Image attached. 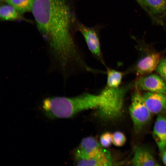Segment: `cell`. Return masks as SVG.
Returning <instances> with one entry per match:
<instances>
[{
  "label": "cell",
  "instance_id": "1",
  "mask_svg": "<svg viewBox=\"0 0 166 166\" xmlns=\"http://www.w3.org/2000/svg\"><path fill=\"white\" fill-rule=\"evenodd\" d=\"M31 11L39 30L61 66L83 65L85 61L72 35L74 18L68 0H34Z\"/></svg>",
  "mask_w": 166,
  "mask_h": 166
},
{
  "label": "cell",
  "instance_id": "2",
  "mask_svg": "<svg viewBox=\"0 0 166 166\" xmlns=\"http://www.w3.org/2000/svg\"><path fill=\"white\" fill-rule=\"evenodd\" d=\"M129 112L135 132L140 133L150 122L152 114L138 90L132 95Z\"/></svg>",
  "mask_w": 166,
  "mask_h": 166
},
{
  "label": "cell",
  "instance_id": "3",
  "mask_svg": "<svg viewBox=\"0 0 166 166\" xmlns=\"http://www.w3.org/2000/svg\"><path fill=\"white\" fill-rule=\"evenodd\" d=\"M77 28L81 34L89 50L93 55L105 65L101 52L98 36L95 29L78 23Z\"/></svg>",
  "mask_w": 166,
  "mask_h": 166
},
{
  "label": "cell",
  "instance_id": "4",
  "mask_svg": "<svg viewBox=\"0 0 166 166\" xmlns=\"http://www.w3.org/2000/svg\"><path fill=\"white\" fill-rule=\"evenodd\" d=\"M135 87L138 90L166 94L165 81L156 74L140 77L136 81Z\"/></svg>",
  "mask_w": 166,
  "mask_h": 166
},
{
  "label": "cell",
  "instance_id": "5",
  "mask_svg": "<svg viewBox=\"0 0 166 166\" xmlns=\"http://www.w3.org/2000/svg\"><path fill=\"white\" fill-rule=\"evenodd\" d=\"M145 104L152 114L166 112V94L147 92L142 95Z\"/></svg>",
  "mask_w": 166,
  "mask_h": 166
},
{
  "label": "cell",
  "instance_id": "6",
  "mask_svg": "<svg viewBox=\"0 0 166 166\" xmlns=\"http://www.w3.org/2000/svg\"><path fill=\"white\" fill-rule=\"evenodd\" d=\"M100 144L93 137L83 139L75 153L76 161L86 159L97 154L102 148Z\"/></svg>",
  "mask_w": 166,
  "mask_h": 166
},
{
  "label": "cell",
  "instance_id": "7",
  "mask_svg": "<svg viewBox=\"0 0 166 166\" xmlns=\"http://www.w3.org/2000/svg\"><path fill=\"white\" fill-rule=\"evenodd\" d=\"M152 135L160 155L166 149V117L158 114L153 126Z\"/></svg>",
  "mask_w": 166,
  "mask_h": 166
},
{
  "label": "cell",
  "instance_id": "8",
  "mask_svg": "<svg viewBox=\"0 0 166 166\" xmlns=\"http://www.w3.org/2000/svg\"><path fill=\"white\" fill-rule=\"evenodd\" d=\"M133 166H159L154 156L145 148L138 145L133 148V155L132 160Z\"/></svg>",
  "mask_w": 166,
  "mask_h": 166
},
{
  "label": "cell",
  "instance_id": "9",
  "mask_svg": "<svg viewBox=\"0 0 166 166\" xmlns=\"http://www.w3.org/2000/svg\"><path fill=\"white\" fill-rule=\"evenodd\" d=\"M161 55L159 53L148 54L140 60L136 66L137 75L148 74L156 69L161 59Z\"/></svg>",
  "mask_w": 166,
  "mask_h": 166
},
{
  "label": "cell",
  "instance_id": "10",
  "mask_svg": "<svg viewBox=\"0 0 166 166\" xmlns=\"http://www.w3.org/2000/svg\"><path fill=\"white\" fill-rule=\"evenodd\" d=\"M76 162L79 166H110L113 165V159L109 151L102 148L92 157Z\"/></svg>",
  "mask_w": 166,
  "mask_h": 166
},
{
  "label": "cell",
  "instance_id": "11",
  "mask_svg": "<svg viewBox=\"0 0 166 166\" xmlns=\"http://www.w3.org/2000/svg\"><path fill=\"white\" fill-rule=\"evenodd\" d=\"M145 11L153 17H161L166 12V0H144Z\"/></svg>",
  "mask_w": 166,
  "mask_h": 166
},
{
  "label": "cell",
  "instance_id": "12",
  "mask_svg": "<svg viewBox=\"0 0 166 166\" xmlns=\"http://www.w3.org/2000/svg\"><path fill=\"white\" fill-rule=\"evenodd\" d=\"M21 13L12 6L2 4L0 8V17L2 21L23 20L28 21Z\"/></svg>",
  "mask_w": 166,
  "mask_h": 166
},
{
  "label": "cell",
  "instance_id": "13",
  "mask_svg": "<svg viewBox=\"0 0 166 166\" xmlns=\"http://www.w3.org/2000/svg\"><path fill=\"white\" fill-rule=\"evenodd\" d=\"M34 0H2L23 14L31 11Z\"/></svg>",
  "mask_w": 166,
  "mask_h": 166
},
{
  "label": "cell",
  "instance_id": "14",
  "mask_svg": "<svg viewBox=\"0 0 166 166\" xmlns=\"http://www.w3.org/2000/svg\"><path fill=\"white\" fill-rule=\"evenodd\" d=\"M106 73V86L112 88L119 87L122 81L123 73L113 69L107 68Z\"/></svg>",
  "mask_w": 166,
  "mask_h": 166
},
{
  "label": "cell",
  "instance_id": "15",
  "mask_svg": "<svg viewBox=\"0 0 166 166\" xmlns=\"http://www.w3.org/2000/svg\"><path fill=\"white\" fill-rule=\"evenodd\" d=\"M126 137L124 134L120 131H116L112 134V143L117 147L123 146L126 141Z\"/></svg>",
  "mask_w": 166,
  "mask_h": 166
},
{
  "label": "cell",
  "instance_id": "16",
  "mask_svg": "<svg viewBox=\"0 0 166 166\" xmlns=\"http://www.w3.org/2000/svg\"><path fill=\"white\" fill-rule=\"evenodd\" d=\"M100 141L102 146L105 148L109 147L112 143V134L109 132L104 133L101 135Z\"/></svg>",
  "mask_w": 166,
  "mask_h": 166
},
{
  "label": "cell",
  "instance_id": "17",
  "mask_svg": "<svg viewBox=\"0 0 166 166\" xmlns=\"http://www.w3.org/2000/svg\"><path fill=\"white\" fill-rule=\"evenodd\" d=\"M155 70L160 77L166 82V58L160 60Z\"/></svg>",
  "mask_w": 166,
  "mask_h": 166
},
{
  "label": "cell",
  "instance_id": "18",
  "mask_svg": "<svg viewBox=\"0 0 166 166\" xmlns=\"http://www.w3.org/2000/svg\"><path fill=\"white\" fill-rule=\"evenodd\" d=\"M161 155L162 161L163 163L166 165V149L162 152Z\"/></svg>",
  "mask_w": 166,
  "mask_h": 166
},
{
  "label": "cell",
  "instance_id": "19",
  "mask_svg": "<svg viewBox=\"0 0 166 166\" xmlns=\"http://www.w3.org/2000/svg\"><path fill=\"white\" fill-rule=\"evenodd\" d=\"M140 5L145 10V9L144 0H136Z\"/></svg>",
  "mask_w": 166,
  "mask_h": 166
}]
</instances>
